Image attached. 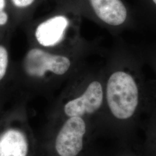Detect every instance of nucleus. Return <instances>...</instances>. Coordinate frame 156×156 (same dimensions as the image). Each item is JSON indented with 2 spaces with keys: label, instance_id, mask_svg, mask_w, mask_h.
<instances>
[{
  "label": "nucleus",
  "instance_id": "1",
  "mask_svg": "<svg viewBox=\"0 0 156 156\" xmlns=\"http://www.w3.org/2000/svg\"><path fill=\"white\" fill-rule=\"evenodd\" d=\"M106 100L115 117H131L138 104V89L133 77L122 71L113 73L108 81Z\"/></svg>",
  "mask_w": 156,
  "mask_h": 156
},
{
  "label": "nucleus",
  "instance_id": "2",
  "mask_svg": "<svg viewBox=\"0 0 156 156\" xmlns=\"http://www.w3.org/2000/svg\"><path fill=\"white\" fill-rule=\"evenodd\" d=\"M70 66L71 62L67 57L52 55L39 49L30 50L24 61L26 72L35 77H42L49 71L62 75L67 73Z\"/></svg>",
  "mask_w": 156,
  "mask_h": 156
},
{
  "label": "nucleus",
  "instance_id": "3",
  "mask_svg": "<svg viewBox=\"0 0 156 156\" xmlns=\"http://www.w3.org/2000/svg\"><path fill=\"white\" fill-rule=\"evenodd\" d=\"M86 123L81 117H69L56 137L55 148L60 156H77L83 149Z\"/></svg>",
  "mask_w": 156,
  "mask_h": 156
},
{
  "label": "nucleus",
  "instance_id": "4",
  "mask_svg": "<svg viewBox=\"0 0 156 156\" xmlns=\"http://www.w3.org/2000/svg\"><path fill=\"white\" fill-rule=\"evenodd\" d=\"M103 101V90L100 82L90 84L80 97L68 102L64 111L68 117H81L91 114L100 109Z\"/></svg>",
  "mask_w": 156,
  "mask_h": 156
},
{
  "label": "nucleus",
  "instance_id": "5",
  "mask_svg": "<svg viewBox=\"0 0 156 156\" xmlns=\"http://www.w3.org/2000/svg\"><path fill=\"white\" fill-rule=\"evenodd\" d=\"M89 1L96 15L109 25H121L127 19L128 11L122 0Z\"/></svg>",
  "mask_w": 156,
  "mask_h": 156
},
{
  "label": "nucleus",
  "instance_id": "6",
  "mask_svg": "<svg viewBox=\"0 0 156 156\" xmlns=\"http://www.w3.org/2000/svg\"><path fill=\"white\" fill-rule=\"evenodd\" d=\"M68 26V20L63 16L50 18L40 24L35 31L37 41L44 46H52L62 41Z\"/></svg>",
  "mask_w": 156,
  "mask_h": 156
},
{
  "label": "nucleus",
  "instance_id": "7",
  "mask_svg": "<svg viewBox=\"0 0 156 156\" xmlns=\"http://www.w3.org/2000/svg\"><path fill=\"white\" fill-rule=\"evenodd\" d=\"M28 144L19 129H9L0 136V156H27Z\"/></svg>",
  "mask_w": 156,
  "mask_h": 156
},
{
  "label": "nucleus",
  "instance_id": "8",
  "mask_svg": "<svg viewBox=\"0 0 156 156\" xmlns=\"http://www.w3.org/2000/svg\"><path fill=\"white\" fill-rule=\"evenodd\" d=\"M8 64V54L5 47L0 45V80L5 75Z\"/></svg>",
  "mask_w": 156,
  "mask_h": 156
},
{
  "label": "nucleus",
  "instance_id": "9",
  "mask_svg": "<svg viewBox=\"0 0 156 156\" xmlns=\"http://www.w3.org/2000/svg\"><path fill=\"white\" fill-rule=\"evenodd\" d=\"M34 0H12L13 4L18 7H25L31 5Z\"/></svg>",
  "mask_w": 156,
  "mask_h": 156
},
{
  "label": "nucleus",
  "instance_id": "10",
  "mask_svg": "<svg viewBox=\"0 0 156 156\" xmlns=\"http://www.w3.org/2000/svg\"><path fill=\"white\" fill-rule=\"evenodd\" d=\"M8 21V15L5 12L0 11V26L5 24Z\"/></svg>",
  "mask_w": 156,
  "mask_h": 156
},
{
  "label": "nucleus",
  "instance_id": "11",
  "mask_svg": "<svg viewBox=\"0 0 156 156\" xmlns=\"http://www.w3.org/2000/svg\"><path fill=\"white\" fill-rule=\"evenodd\" d=\"M5 6V0H0V11H2V9Z\"/></svg>",
  "mask_w": 156,
  "mask_h": 156
},
{
  "label": "nucleus",
  "instance_id": "12",
  "mask_svg": "<svg viewBox=\"0 0 156 156\" xmlns=\"http://www.w3.org/2000/svg\"><path fill=\"white\" fill-rule=\"evenodd\" d=\"M151 1L153 2V4L156 6V0H151Z\"/></svg>",
  "mask_w": 156,
  "mask_h": 156
}]
</instances>
